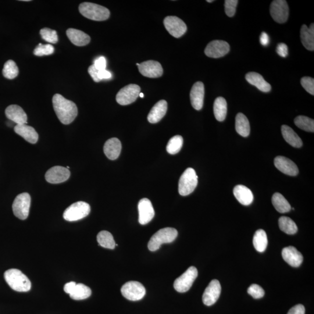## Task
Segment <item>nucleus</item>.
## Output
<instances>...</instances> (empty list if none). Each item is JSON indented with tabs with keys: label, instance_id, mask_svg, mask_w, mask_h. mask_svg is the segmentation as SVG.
Listing matches in <instances>:
<instances>
[{
	"label": "nucleus",
	"instance_id": "nucleus-31",
	"mask_svg": "<svg viewBox=\"0 0 314 314\" xmlns=\"http://www.w3.org/2000/svg\"><path fill=\"white\" fill-rule=\"evenodd\" d=\"M214 113L216 120L220 122L226 120L227 115V102L224 98L219 97L216 99L214 103Z\"/></svg>",
	"mask_w": 314,
	"mask_h": 314
},
{
	"label": "nucleus",
	"instance_id": "nucleus-41",
	"mask_svg": "<svg viewBox=\"0 0 314 314\" xmlns=\"http://www.w3.org/2000/svg\"><path fill=\"white\" fill-rule=\"evenodd\" d=\"M54 52V48L51 44H38L34 50L36 56H42L52 55Z\"/></svg>",
	"mask_w": 314,
	"mask_h": 314
},
{
	"label": "nucleus",
	"instance_id": "nucleus-50",
	"mask_svg": "<svg viewBox=\"0 0 314 314\" xmlns=\"http://www.w3.org/2000/svg\"><path fill=\"white\" fill-rule=\"evenodd\" d=\"M260 42L264 46H266L270 44V38L266 32H263L260 35Z\"/></svg>",
	"mask_w": 314,
	"mask_h": 314
},
{
	"label": "nucleus",
	"instance_id": "nucleus-32",
	"mask_svg": "<svg viewBox=\"0 0 314 314\" xmlns=\"http://www.w3.org/2000/svg\"><path fill=\"white\" fill-rule=\"evenodd\" d=\"M272 204L278 212L280 213H286L292 209L290 204L282 195L280 192L274 194L272 198Z\"/></svg>",
	"mask_w": 314,
	"mask_h": 314
},
{
	"label": "nucleus",
	"instance_id": "nucleus-46",
	"mask_svg": "<svg viewBox=\"0 0 314 314\" xmlns=\"http://www.w3.org/2000/svg\"><path fill=\"white\" fill-rule=\"evenodd\" d=\"M276 52L278 54L282 57H286L288 56V48L286 44H280L277 46Z\"/></svg>",
	"mask_w": 314,
	"mask_h": 314
},
{
	"label": "nucleus",
	"instance_id": "nucleus-20",
	"mask_svg": "<svg viewBox=\"0 0 314 314\" xmlns=\"http://www.w3.org/2000/svg\"><path fill=\"white\" fill-rule=\"evenodd\" d=\"M6 116L7 118L12 121L16 124H26L28 116L26 112L18 105H10L6 110Z\"/></svg>",
	"mask_w": 314,
	"mask_h": 314
},
{
	"label": "nucleus",
	"instance_id": "nucleus-14",
	"mask_svg": "<svg viewBox=\"0 0 314 314\" xmlns=\"http://www.w3.org/2000/svg\"><path fill=\"white\" fill-rule=\"evenodd\" d=\"M70 176V171L66 168L56 166L51 168L46 173V180L48 183L57 184L64 182L69 179Z\"/></svg>",
	"mask_w": 314,
	"mask_h": 314
},
{
	"label": "nucleus",
	"instance_id": "nucleus-21",
	"mask_svg": "<svg viewBox=\"0 0 314 314\" xmlns=\"http://www.w3.org/2000/svg\"><path fill=\"white\" fill-rule=\"evenodd\" d=\"M282 255L284 261L292 267L300 266L303 262L302 255L292 246L284 248Z\"/></svg>",
	"mask_w": 314,
	"mask_h": 314
},
{
	"label": "nucleus",
	"instance_id": "nucleus-48",
	"mask_svg": "<svg viewBox=\"0 0 314 314\" xmlns=\"http://www.w3.org/2000/svg\"><path fill=\"white\" fill-rule=\"evenodd\" d=\"M88 72L95 82H99L101 80L98 78V70L96 69L94 65L89 66Z\"/></svg>",
	"mask_w": 314,
	"mask_h": 314
},
{
	"label": "nucleus",
	"instance_id": "nucleus-11",
	"mask_svg": "<svg viewBox=\"0 0 314 314\" xmlns=\"http://www.w3.org/2000/svg\"><path fill=\"white\" fill-rule=\"evenodd\" d=\"M164 24L166 30L174 38H180L187 31L186 24L177 16H166L164 20Z\"/></svg>",
	"mask_w": 314,
	"mask_h": 314
},
{
	"label": "nucleus",
	"instance_id": "nucleus-3",
	"mask_svg": "<svg viewBox=\"0 0 314 314\" xmlns=\"http://www.w3.org/2000/svg\"><path fill=\"white\" fill-rule=\"evenodd\" d=\"M78 10L82 16L92 20H106L110 16L108 8L92 2H85L80 4Z\"/></svg>",
	"mask_w": 314,
	"mask_h": 314
},
{
	"label": "nucleus",
	"instance_id": "nucleus-16",
	"mask_svg": "<svg viewBox=\"0 0 314 314\" xmlns=\"http://www.w3.org/2000/svg\"><path fill=\"white\" fill-rule=\"evenodd\" d=\"M138 222L141 224H146L150 222L155 215L152 202L148 198L140 200L138 204Z\"/></svg>",
	"mask_w": 314,
	"mask_h": 314
},
{
	"label": "nucleus",
	"instance_id": "nucleus-23",
	"mask_svg": "<svg viewBox=\"0 0 314 314\" xmlns=\"http://www.w3.org/2000/svg\"><path fill=\"white\" fill-rule=\"evenodd\" d=\"M14 131L31 144H36L38 141V134L37 132L33 127L28 126L26 124H16L14 128Z\"/></svg>",
	"mask_w": 314,
	"mask_h": 314
},
{
	"label": "nucleus",
	"instance_id": "nucleus-35",
	"mask_svg": "<svg viewBox=\"0 0 314 314\" xmlns=\"http://www.w3.org/2000/svg\"><path fill=\"white\" fill-rule=\"evenodd\" d=\"M97 240L99 245L102 248L108 249H114L116 248V244L113 236L108 231L102 230L99 232Z\"/></svg>",
	"mask_w": 314,
	"mask_h": 314
},
{
	"label": "nucleus",
	"instance_id": "nucleus-15",
	"mask_svg": "<svg viewBox=\"0 0 314 314\" xmlns=\"http://www.w3.org/2000/svg\"><path fill=\"white\" fill-rule=\"evenodd\" d=\"M138 70L142 76L150 78H157L163 74V68L158 62L149 60L140 64Z\"/></svg>",
	"mask_w": 314,
	"mask_h": 314
},
{
	"label": "nucleus",
	"instance_id": "nucleus-44",
	"mask_svg": "<svg viewBox=\"0 0 314 314\" xmlns=\"http://www.w3.org/2000/svg\"><path fill=\"white\" fill-rule=\"evenodd\" d=\"M303 88L310 94L314 95V80L311 77H304L301 80Z\"/></svg>",
	"mask_w": 314,
	"mask_h": 314
},
{
	"label": "nucleus",
	"instance_id": "nucleus-26",
	"mask_svg": "<svg viewBox=\"0 0 314 314\" xmlns=\"http://www.w3.org/2000/svg\"><path fill=\"white\" fill-rule=\"evenodd\" d=\"M66 35L74 45L84 46L90 42V37L83 31L70 28L66 30Z\"/></svg>",
	"mask_w": 314,
	"mask_h": 314
},
{
	"label": "nucleus",
	"instance_id": "nucleus-5",
	"mask_svg": "<svg viewBox=\"0 0 314 314\" xmlns=\"http://www.w3.org/2000/svg\"><path fill=\"white\" fill-rule=\"evenodd\" d=\"M198 184V176L192 168L186 170L179 181V192L181 196H188L194 192Z\"/></svg>",
	"mask_w": 314,
	"mask_h": 314
},
{
	"label": "nucleus",
	"instance_id": "nucleus-42",
	"mask_svg": "<svg viewBox=\"0 0 314 314\" xmlns=\"http://www.w3.org/2000/svg\"><path fill=\"white\" fill-rule=\"evenodd\" d=\"M248 294L256 299L261 298L265 295V291L259 285L252 284L250 286L248 290Z\"/></svg>",
	"mask_w": 314,
	"mask_h": 314
},
{
	"label": "nucleus",
	"instance_id": "nucleus-33",
	"mask_svg": "<svg viewBox=\"0 0 314 314\" xmlns=\"http://www.w3.org/2000/svg\"><path fill=\"white\" fill-rule=\"evenodd\" d=\"M92 294L90 288L82 284H76L72 292L70 294V298L74 300H82L88 298Z\"/></svg>",
	"mask_w": 314,
	"mask_h": 314
},
{
	"label": "nucleus",
	"instance_id": "nucleus-29",
	"mask_svg": "<svg viewBox=\"0 0 314 314\" xmlns=\"http://www.w3.org/2000/svg\"><path fill=\"white\" fill-rule=\"evenodd\" d=\"M282 134L288 144L295 148H300L302 146V142L297 134L287 126H283L281 128Z\"/></svg>",
	"mask_w": 314,
	"mask_h": 314
},
{
	"label": "nucleus",
	"instance_id": "nucleus-25",
	"mask_svg": "<svg viewBox=\"0 0 314 314\" xmlns=\"http://www.w3.org/2000/svg\"><path fill=\"white\" fill-rule=\"evenodd\" d=\"M234 194L237 200L244 206H249L254 200L252 192L244 185H238L234 189Z\"/></svg>",
	"mask_w": 314,
	"mask_h": 314
},
{
	"label": "nucleus",
	"instance_id": "nucleus-4",
	"mask_svg": "<svg viewBox=\"0 0 314 314\" xmlns=\"http://www.w3.org/2000/svg\"><path fill=\"white\" fill-rule=\"evenodd\" d=\"M178 231L172 228H165L157 231L152 236L148 244V248L151 252L158 250L164 244L173 242L178 236Z\"/></svg>",
	"mask_w": 314,
	"mask_h": 314
},
{
	"label": "nucleus",
	"instance_id": "nucleus-52",
	"mask_svg": "<svg viewBox=\"0 0 314 314\" xmlns=\"http://www.w3.org/2000/svg\"><path fill=\"white\" fill-rule=\"evenodd\" d=\"M139 96H140V97L141 98H144V94H142V92H140V94H139Z\"/></svg>",
	"mask_w": 314,
	"mask_h": 314
},
{
	"label": "nucleus",
	"instance_id": "nucleus-28",
	"mask_svg": "<svg viewBox=\"0 0 314 314\" xmlns=\"http://www.w3.org/2000/svg\"><path fill=\"white\" fill-rule=\"evenodd\" d=\"M301 40L303 46L310 51L314 50V24L309 28L303 24L300 31Z\"/></svg>",
	"mask_w": 314,
	"mask_h": 314
},
{
	"label": "nucleus",
	"instance_id": "nucleus-18",
	"mask_svg": "<svg viewBox=\"0 0 314 314\" xmlns=\"http://www.w3.org/2000/svg\"><path fill=\"white\" fill-rule=\"evenodd\" d=\"M274 166L280 172L288 176H298L299 171L296 164L290 159L284 156H278L274 160Z\"/></svg>",
	"mask_w": 314,
	"mask_h": 314
},
{
	"label": "nucleus",
	"instance_id": "nucleus-45",
	"mask_svg": "<svg viewBox=\"0 0 314 314\" xmlns=\"http://www.w3.org/2000/svg\"><path fill=\"white\" fill-rule=\"evenodd\" d=\"M94 65L98 70H106V62L105 57L100 56L96 59Z\"/></svg>",
	"mask_w": 314,
	"mask_h": 314
},
{
	"label": "nucleus",
	"instance_id": "nucleus-2",
	"mask_svg": "<svg viewBox=\"0 0 314 314\" xmlns=\"http://www.w3.org/2000/svg\"><path fill=\"white\" fill-rule=\"evenodd\" d=\"M4 278L7 284L14 290L27 292L30 290L32 284L28 278L18 269H10L6 271Z\"/></svg>",
	"mask_w": 314,
	"mask_h": 314
},
{
	"label": "nucleus",
	"instance_id": "nucleus-34",
	"mask_svg": "<svg viewBox=\"0 0 314 314\" xmlns=\"http://www.w3.org/2000/svg\"><path fill=\"white\" fill-rule=\"evenodd\" d=\"M253 245L256 250L262 252L266 251L268 246L267 235L265 231L259 230L256 232L253 238Z\"/></svg>",
	"mask_w": 314,
	"mask_h": 314
},
{
	"label": "nucleus",
	"instance_id": "nucleus-17",
	"mask_svg": "<svg viewBox=\"0 0 314 314\" xmlns=\"http://www.w3.org/2000/svg\"><path fill=\"white\" fill-rule=\"evenodd\" d=\"M221 292V286L220 282L214 280L206 287L202 295V302L206 306H212L218 300Z\"/></svg>",
	"mask_w": 314,
	"mask_h": 314
},
{
	"label": "nucleus",
	"instance_id": "nucleus-37",
	"mask_svg": "<svg viewBox=\"0 0 314 314\" xmlns=\"http://www.w3.org/2000/svg\"><path fill=\"white\" fill-rule=\"evenodd\" d=\"M183 144L184 139L181 136H174L168 142L166 151L170 154H176L180 152L182 148Z\"/></svg>",
	"mask_w": 314,
	"mask_h": 314
},
{
	"label": "nucleus",
	"instance_id": "nucleus-24",
	"mask_svg": "<svg viewBox=\"0 0 314 314\" xmlns=\"http://www.w3.org/2000/svg\"><path fill=\"white\" fill-rule=\"evenodd\" d=\"M122 144L118 138H114L106 142L104 146V152L107 158L110 160H115L118 158L120 154Z\"/></svg>",
	"mask_w": 314,
	"mask_h": 314
},
{
	"label": "nucleus",
	"instance_id": "nucleus-12",
	"mask_svg": "<svg viewBox=\"0 0 314 314\" xmlns=\"http://www.w3.org/2000/svg\"><path fill=\"white\" fill-rule=\"evenodd\" d=\"M270 13L276 22L279 24L286 22L289 15L287 2L284 0H274L271 3Z\"/></svg>",
	"mask_w": 314,
	"mask_h": 314
},
{
	"label": "nucleus",
	"instance_id": "nucleus-19",
	"mask_svg": "<svg viewBox=\"0 0 314 314\" xmlns=\"http://www.w3.org/2000/svg\"><path fill=\"white\" fill-rule=\"evenodd\" d=\"M204 85L202 82H196L192 86L190 91V97L191 104L196 110L202 109L204 104Z\"/></svg>",
	"mask_w": 314,
	"mask_h": 314
},
{
	"label": "nucleus",
	"instance_id": "nucleus-39",
	"mask_svg": "<svg viewBox=\"0 0 314 314\" xmlns=\"http://www.w3.org/2000/svg\"><path fill=\"white\" fill-rule=\"evenodd\" d=\"M296 126L303 130L309 132H314V120L305 116H298L294 120Z\"/></svg>",
	"mask_w": 314,
	"mask_h": 314
},
{
	"label": "nucleus",
	"instance_id": "nucleus-9",
	"mask_svg": "<svg viewBox=\"0 0 314 314\" xmlns=\"http://www.w3.org/2000/svg\"><path fill=\"white\" fill-rule=\"evenodd\" d=\"M146 292L144 285L136 281L128 282L121 288L124 297L130 301L140 300L144 297Z\"/></svg>",
	"mask_w": 314,
	"mask_h": 314
},
{
	"label": "nucleus",
	"instance_id": "nucleus-51",
	"mask_svg": "<svg viewBox=\"0 0 314 314\" xmlns=\"http://www.w3.org/2000/svg\"><path fill=\"white\" fill-rule=\"evenodd\" d=\"M76 284L74 282H70L67 283L64 286V290L66 294H70L73 290V289L76 287Z\"/></svg>",
	"mask_w": 314,
	"mask_h": 314
},
{
	"label": "nucleus",
	"instance_id": "nucleus-27",
	"mask_svg": "<svg viewBox=\"0 0 314 314\" xmlns=\"http://www.w3.org/2000/svg\"><path fill=\"white\" fill-rule=\"evenodd\" d=\"M246 80L250 84L254 86L260 91L268 92L271 90V86L264 80L261 74L252 72L246 76Z\"/></svg>",
	"mask_w": 314,
	"mask_h": 314
},
{
	"label": "nucleus",
	"instance_id": "nucleus-49",
	"mask_svg": "<svg viewBox=\"0 0 314 314\" xmlns=\"http://www.w3.org/2000/svg\"><path fill=\"white\" fill-rule=\"evenodd\" d=\"M112 77V74L108 70H98V78L100 80H108Z\"/></svg>",
	"mask_w": 314,
	"mask_h": 314
},
{
	"label": "nucleus",
	"instance_id": "nucleus-10",
	"mask_svg": "<svg viewBox=\"0 0 314 314\" xmlns=\"http://www.w3.org/2000/svg\"><path fill=\"white\" fill-rule=\"evenodd\" d=\"M139 86L130 84L126 86L118 92L116 100L121 106H127L134 102L140 94Z\"/></svg>",
	"mask_w": 314,
	"mask_h": 314
},
{
	"label": "nucleus",
	"instance_id": "nucleus-8",
	"mask_svg": "<svg viewBox=\"0 0 314 314\" xmlns=\"http://www.w3.org/2000/svg\"><path fill=\"white\" fill-rule=\"evenodd\" d=\"M198 276V270L194 266L188 268L186 271L174 280V287L180 292H188Z\"/></svg>",
	"mask_w": 314,
	"mask_h": 314
},
{
	"label": "nucleus",
	"instance_id": "nucleus-53",
	"mask_svg": "<svg viewBox=\"0 0 314 314\" xmlns=\"http://www.w3.org/2000/svg\"><path fill=\"white\" fill-rule=\"evenodd\" d=\"M206 2H214V0H212V1H210V0H208V1H206Z\"/></svg>",
	"mask_w": 314,
	"mask_h": 314
},
{
	"label": "nucleus",
	"instance_id": "nucleus-43",
	"mask_svg": "<svg viewBox=\"0 0 314 314\" xmlns=\"http://www.w3.org/2000/svg\"><path fill=\"white\" fill-rule=\"evenodd\" d=\"M237 0H226L224 1V10L226 15L229 17L234 16L236 6L238 4Z\"/></svg>",
	"mask_w": 314,
	"mask_h": 314
},
{
	"label": "nucleus",
	"instance_id": "nucleus-30",
	"mask_svg": "<svg viewBox=\"0 0 314 314\" xmlns=\"http://www.w3.org/2000/svg\"><path fill=\"white\" fill-rule=\"evenodd\" d=\"M235 126L238 134L242 137H248L250 133L249 121L244 114L238 113L236 117Z\"/></svg>",
	"mask_w": 314,
	"mask_h": 314
},
{
	"label": "nucleus",
	"instance_id": "nucleus-40",
	"mask_svg": "<svg viewBox=\"0 0 314 314\" xmlns=\"http://www.w3.org/2000/svg\"><path fill=\"white\" fill-rule=\"evenodd\" d=\"M42 38L49 44H56L58 41V34L54 30L51 28H42L40 31Z\"/></svg>",
	"mask_w": 314,
	"mask_h": 314
},
{
	"label": "nucleus",
	"instance_id": "nucleus-22",
	"mask_svg": "<svg viewBox=\"0 0 314 314\" xmlns=\"http://www.w3.org/2000/svg\"><path fill=\"white\" fill-rule=\"evenodd\" d=\"M168 109L167 102L164 100L157 102L149 112L148 120L151 124L160 122L166 116Z\"/></svg>",
	"mask_w": 314,
	"mask_h": 314
},
{
	"label": "nucleus",
	"instance_id": "nucleus-38",
	"mask_svg": "<svg viewBox=\"0 0 314 314\" xmlns=\"http://www.w3.org/2000/svg\"><path fill=\"white\" fill-rule=\"evenodd\" d=\"M4 76L8 80H13L18 76L19 69L13 60H8L4 66L2 70Z\"/></svg>",
	"mask_w": 314,
	"mask_h": 314
},
{
	"label": "nucleus",
	"instance_id": "nucleus-36",
	"mask_svg": "<svg viewBox=\"0 0 314 314\" xmlns=\"http://www.w3.org/2000/svg\"><path fill=\"white\" fill-rule=\"evenodd\" d=\"M279 226L282 231L288 234H294L298 230V228L294 221L287 216L280 218Z\"/></svg>",
	"mask_w": 314,
	"mask_h": 314
},
{
	"label": "nucleus",
	"instance_id": "nucleus-6",
	"mask_svg": "<svg viewBox=\"0 0 314 314\" xmlns=\"http://www.w3.org/2000/svg\"><path fill=\"white\" fill-rule=\"evenodd\" d=\"M90 206L87 202H78L68 208L63 214L64 220L74 222L84 218L90 212Z\"/></svg>",
	"mask_w": 314,
	"mask_h": 314
},
{
	"label": "nucleus",
	"instance_id": "nucleus-7",
	"mask_svg": "<svg viewBox=\"0 0 314 314\" xmlns=\"http://www.w3.org/2000/svg\"><path fill=\"white\" fill-rule=\"evenodd\" d=\"M30 196L28 192L17 196L12 204L14 215L21 220L27 219L30 214Z\"/></svg>",
	"mask_w": 314,
	"mask_h": 314
},
{
	"label": "nucleus",
	"instance_id": "nucleus-1",
	"mask_svg": "<svg viewBox=\"0 0 314 314\" xmlns=\"http://www.w3.org/2000/svg\"><path fill=\"white\" fill-rule=\"evenodd\" d=\"M52 104L56 115L62 124H69L76 120L78 113L76 103L62 95L56 94L52 98Z\"/></svg>",
	"mask_w": 314,
	"mask_h": 314
},
{
	"label": "nucleus",
	"instance_id": "nucleus-13",
	"mask_svg": "<svg viewBox=\"0 0 314 314\" xmlns=\"http://www.w3.org/2000/svg\"><path fill=\"white\" fill-rule=\"evenodd\" d=\"M230 50V44L223 40L210 42L205 49L206 55L210 58H218L222 57Z\"/></svg>",
	"mask_w": 314,
	"mask_h": 314
},
{
	"label": "nucleus",
	"instance_id": "nucleus-47",
	"mask_svg": "<svg viewBox=\"0 0 314 314\" xmlns=\"http://www.w3.org/2000/svg\"><path fill=\"white\" fill-rule=\"evenodd\" d=\"M306 310L304 306L296 305L289 310L288 314H305Z\"/></svg>",
	"mask_w": 314,
	"mask_h": 314
}]
</instances>
